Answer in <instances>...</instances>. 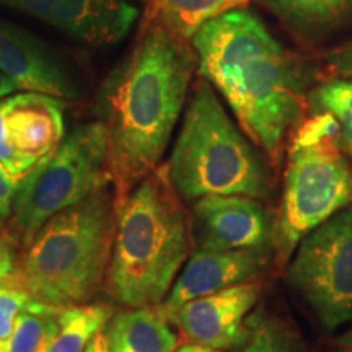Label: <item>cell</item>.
Segmentation results:
<instances>
[{"instance_id":"cell-15","label":"cell","mask_w":352,"mask_h":352,"mask_svg":"<svg viewBox=\"0 0 352 352\" xmlns=\"http://www.w3.org/2000/svg\"><path fill=\"white\" fill-rule=\"evenodd\" d=\"M297 38L315 46L352 23V0H256Z\"/></svg>"},{"instance_id":"cell-5","label":"cell","mask_w":352,"mask_h":352,"mask_svg":"<svg viewBox=\"0 0 352 352\" xmlns=\"http://www.w3.org/2000/svg\"><path fill=\"white\" fill-rule=\"evenodd\" d=\"M164 168L183 202L210 195L264 199L271 192V173L263 155L202 77L192 83L182 129Z\"/></svg>"},{"instance_id":"cell-11","label":"cell","mask_w":352,"mask_h":352,"mask_svg":"<svg viewBox=\"0 0 352 352\" xmlns=\"http://www.w3.org/2000/svg\"><path fill=\"white\" fill-rule=\"evenodd\" d=\"M196 250L270 248L274 240L271 215L259 199L250 196L210 195L192 202L189 219Z\"/></svg>"},{"instance_id":"cell-27","label":"cell","mask_w":352,"mask_h":352,"mask_svg":"<svg viewBox=\"0 0 352 352\" xmlns=\"http://www.w3.org/2000/svg\"><path fill=\"white\" fill-rule=\"evenodd\" d=\"M15 91H19V88L13 85V83L8 80L7 77L0 72V100L6 98V96H8V95L15 94Z\"/></svg>"},{"instance_id":"cell-8","label":"cell","mask_w":352,"mask_h":352,"mask_svg":"<svg viewBox=\"0 0 352 352\" xmlns=\"http://www.w3.org/2000/svg\"><path fill=\"white\" fill-rule=\"evenodd\" d=\"M289 263V283L328 331L352 321V208L303 236Z\"/></svg>"},{"instance_id":"cell-3","label":"cell","mask_w":352,"mask_h":352,"mask_svg":"<svg viewBox=\"0 0 352 352\" xmlns=\"http://www.w3.org/2000/svg\"><path fill=\"white\" fill-rule=\"evenodd\" d=\"M189 219L164 165L118 196L107 292L122 305H160L189 253Z\"/></svg>"},{"instance_id":"cell-22","label":"cell","mask_w":352,"mask_h":352,"mask_svg":"<svg viewBox=\"0 0 352 352\" xmlns=\"http://www.w3.org/2000/svg\"><path fill=\"white\" fill-rule=\"evenodd\" d=\"M33 300L34 297L16 283L15 277L0 280V352H7L16 318Z\"/></svg>"},{"instance_id":"cell-4","label":"cell","mask_w":352,"mask_h":352,"mask_svg":"<svg viewBox=\"0 0 352 352\" xmlns=\"http://www.w3.org/2000/svg\"><path fill=\"white\" fill-rule=\"evenodd\" d=\"M114 202V189L107 186L52 215L16 264V283L54 307L90 300L107 279Z\"/></svg>"},{"instance_id":"cell-23","label":"cell","mask_w":352,"mask_h":352,"mask_svg":"<svg viewBox=\"0 0 352 352\" xmlns=\"http://www.w3.org/2000/svg\"><path fill=\"white\" fill-rule=\"evenodd\" d=\"M328 74L338 78H352V38L324 56Z\"/></svg>"},{"instance_id":"cell-12","label":"cell","mask_w":352,"mask_h":352,"mask_svg":"<svg viewBox=\"0 0 352 352\" xmlns=\"http://www.w3.org/2000/svg\"><path fill=\"white\" fill-rule=\"evenodd\" d=\"M0 7L19 10L95 47L120 43L139 19V10L127 0H0Z\"/></svg>"},{"instance_id":"cell-13","label":"cell","mask_w":352,"mask_h":352,"mask_svg":"<svg viewBox=\"0 0 352 352\" xmlns=\"http://www.w3.org/2000/svg\"><path fill=\"white\" fill-rule=\"evenodd\" d=\"M261 285L241 283L189 300L168 315L192 344L214 349L239 347L246 338V318L256 305Z\"/></svg>"},{"instance_id":"cell-31","label":"cell","mask_w":352,"mask_h":352,"mask_svg":"<svg viewBox=\"0 0 352 352\" xmlns=\"http://www.w3.org/2000/svg\"><path fill=\"white\" fill-rule=\"evenodd\" d=\"M43 351H44V349H43Z\"/></svg>"},{"instance_id":"cell-7","label":"cell","mask_w":352,"mask_h":352,"mask_svg":"<svg viewBox=\"0 0 352 352\" xmlns=\"http://www.w3.org/2000/svg\"><path fill=\"white\" fill-rule=\"evenodd\" d=\"M352 206V162L338 142H294L289 148L274 241L289 256L321 223Z\"/></svg>"},{"instance_id":"cell-30","label":"cell","mask_w":352,"mask_h":352,"mask_svg":"<svg viewBox=\"0 0 352 352\" xmlns=\"http://www.w3.org/2000/svg\"><path fill=\"white\" fill-rule=\"evenodd\" d=\"M334 352H351V351H347V349H344V347H338V349H336V351H334Z\"/></svg>"},{"instance_id":"cell-1","label":"cell","mask_w":352,"mask_h":352,"mask_svg":"<svg viewBox=\"0 0 352 352\" xmlns=\"http://www.w3.org/2000/svg\"><path fill=\"white\" fill-rule=\"evenodd\" d=\"M196 69L191 43L144 16L131 51L95 98V113L108 132V176L116 197L160 166Z\"/></svg>"},{"instance_id":"cell-17","label":"cell","mask_w":352,"mask_h":352,"mask_svg":"<svg viewBox=\"0 0 352 352\" xmlns=\"http://www.w3.org/2000/svg\"><path fill=\"white\" fill-rule=\"evenodd\" d=\"M250 0H147L145 19L157 21L175 36L191 39L208 21L233 8L245 7Z\"/></svg>"},{"instance_id":"cell-19","label":"cell","mask_w":352,"mask_h":352,"mask_svg":"<svg viewBox=\"0 0 352 352\" xmlns=\"http://www.w3.org/2000/svg\"><path fill=\"white\" fill-rule=\"evenodd\" d=\"M236 352H305V347L285 321L258 310L246 318V338Z\"/></svg>"},{"instance_id":"cell-6","label":"cell","mask_w":352,"mask_h":352,"mask_svg":"<svg viewBox=\"0 0 352 352\" xmlns=\"http://www.w3.org/2000/svg\"><path fill=\"white\" fill-rule=\"evenodd\" d=\"M107 186H111L107 127L85 122L16 183L8 239L26 248L52 215Z\"/></svg>"},{"instance_id":"cell-20","label":"cell","mask_w":352,"mask_h":352,"mask_svg":"<svg viewBox=\"0 0 352 352\" xmlns=\"http://www.w3.org/2000/svg\"><path fill=\"white\" fill-rule=\"evenodd\" d=\"M59 308L34 298L16 318L7 352H43L56 331Z\"/></svg>"},{"instance_id":"cell-10","label":"cell","mask_w":352,"mask_h":352,"mask_svg":"<svg viewBox=\"0 0 352 352\" xmlns=\"http://www.w3.org/2000/svg\"><path fill=\"white\" fill-rule=\"evenodd\" d=\"M0 72L19 90L80 100L85 80L72 57L0 16Z\"/></svg>"},{"instance_id":"cell-16","label":"cell","mask_w":352,"mask_h":352,"mask_svg":"<svg viewBox=\"0 0 352 352\" xmlns=\"http://www.w3.org/2000/svg\"><path fill=\"white\" fill-rule=\"evenodd\" d=\"M109 352H175L178 338L160 307L118 311L104 327Z\"/></svg>"},{"instance_id":"cell-26","label":"cell","mask_w":352,"mask_h":352,"mask_svg":"<svg viewBox=\"0 0 352 352\" xmlns=\"http://www.w3.org/2000/svg\"><path fill=\"white\" fill-rule=\"evenodd\" d=\"M83 352H109V344H108V338L104 329H101L91 338V341L88 342Z\"/></svg>"},{"instance_id":"cell-28","label":"cell","mask_w":352,"mask_h":352,"mask_svg":"<svg viewBox=\"0 0 352 352\" xmlns=\"http://www.w3.org/2000/svg\"><path fill=\"white\" fill-rule=\"evenodd\" d=\"M178 352H222L220 349H214V347H206L199 344H184L176 349Z\"/></svg>"},{"instance_id":"cell-18","label":"cell","mask_w":352,"mask_h":352,"mask_svg":"<svg viewBox=\"0 0 352 352\" xmlns=\"http://www.w3.org/2000/svg\"><path fill=\"white\" fill-rule=\"evenodd\" d=\"M114 310L108 305L60 307L57 311V327L43 352H83L96 333L104 329Z\"/></svg>"},{"instance_id":"cell-25","label":"cell","mask_w":352,"mask_h":352,"mask_svg":"<svg viewBox=\"0 0 352 352\" xmlns=\"http://www.w3.org/2000/svg\"><path fill=\"white\" fill-rule=\"evenodd\" d=\"M16 253L13 248V240L0 235V280L10 279L16 271Z\"/></svg>"},{"instance_id":"cell-14","label":"cell","mask_w":352,"mask_h":352,"mask_svg":"<svg viewBox=\"0 0 352 352\" xmlns=\"http://www.w3.org/2000/svg\"><path fill=\"white\" fill-rule=\"evenodd\" d=\"M270 259V248L232 250V252L196 250L175 279L168 297L158 307L168 318L171 311L189 300L256 279L267 267Z\"/></svg>"},{"instance_id":"cell-21","label":"cell","mask_w":352,"mask_h":352,"mask_svg":"<svg viewBox=\"0 0 352 352\" xmlns=\"http://www.w3.org/2000/svg\"><path fill=\"white\" fill-rule=\"evenodd\" d=\"M311 109L331 113L340 124V148L352 162V78L333 77L308 95Z\"/></svg>"},{"instance_id":"cell-29","label":"cell","mask_w":352,"mask_h":352,"mask_svg":"<svg viewBox=\"0 0 352 352\" xmlns=\"http://www.w3.org/2000/svg\"><path fill=\"white\" fill-rule=\"evenodd\" d=\"M338 346L344 347V349L352 352V328L347 333L342 334L340 340H338Z\"/></svg>"},{"instance_id":"cell-24","label":"cell","mask_w":352,"mask_h":352,"mask_svg":"<svg viewBox=\"0 0 352 352\" xmlns=\"http://www.w3.org/2000/svg\"><path fill=\"white\" fill-rule=\"evenodd\" d=\"M16 191V182H13L6 168L0 165V232L7 228L13 210V197Z\"/></svg>"},{"instance_id":"cell-2","label":"cell","mask_w":352,"mask_h":352,"mask_svg":"<svg viewBox=\"0 0 352 352\" xmlns=\"http://www.w3.org/2000/svg\"><path fill=\"white\" fill-rule=\"evenodd\" d=\"M197 72L227 101L241 129L271 158L302 111V67L245 7L210 20L191 39Z\"/></svg>"},{"instance_id":"cell-9","label":"cell","mask_w":352,"mask_h":352,"mask_svg":"<svg viewBox=\"0 0 352 352\" xmlns=\"http://www.w3.org/2000/svg\"><path fill=\"white\" fill-rule=\"evenodd\" d=\"M63 139V100L38 91L0 100V165L13 182L19 183Z\"/></svg>"}]
</instances>
